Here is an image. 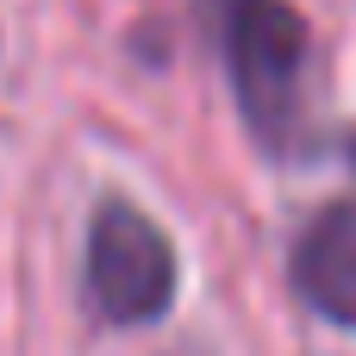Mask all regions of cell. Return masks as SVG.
Segmentation results:
<instances>
[{
  "label": "cell",
  "instance_id": "4",
  "mask_svg": "<svg viewBox=\"0 0 356 356\" xmlns=\"http://www.w3.org/2000/svg\"><path fill=\"white\" fill-rule=\"evenodd\" d=\"M350 156H356V138H350Z\"/></svg>",
  "mask_w": 356,
  "mask_h": 356
},
{
  "label": "cell",
  "instance_id": "2",
  "mask_svg": "<svg viewBox=\"0 0 356 356\" xmlns=\"http://www.w3.org/2000/svg\"><path fill=\"white\" fill-rule=\"evenodd\" d=\"M81 282H88V307L106 325H156L175 307L181 263H175L169 232L144 207H131L125 194H106L88 219Z\"/></svg>",
  "mask_w": 356,
  "mask_h": 356
},
{
  "label": "cell",
  "instance_id": "3",
  "mask_svg": "<svg viewBox=\"0 0 356 356\" xmlns=\"http://www.w3.org/2000/svg\"><path fill=\"white\" fill-rule=\"evenodd\" d=\"M288 275H294V294L307 300V313L356 332V194L325 200L300 225V238L288 250Z\"/></svg>",
  "mask_w": 356,
  "mask_h": 356
},
{
  "label": "cell",
  "instance_id": "1",
  "mask_svg": "<svg viewBox=\"0 0 356 356\" xmlns=\"http://www.w3.org/2000/svg\"><path fill=\"white\" fill-rule=\"evenodd\" d=\"M219 56L238 94L250 138L269 156H294L307 144V69L313 31L294 0H207Z\"/></svg>",
  "mask_w": 356,
  "mask_h": 356
}]
</instances>
